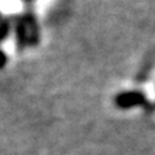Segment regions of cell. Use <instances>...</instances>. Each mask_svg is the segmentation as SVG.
Returning <instances> with one entry per match:
<instances>
[{"label": "cell", "instance_id": "obj_1", "mask_svg": "<svg viewBox=\"0 0 155 155\" xmlns=\"http://www.w3.org/2000/svg\"><path fill=\"white\" fill-rule=\"evenodd\" d=\"M114 104L118 109L128 110L132 107H147L149 100L141 91H125L119 92L114 97Z\"/></svg>", "mask_w": 155, "mask_h": 155}, {"label": "cell", "instance_id": "obj_2", "mask_svg": "<svg viewBox=\"0 0 155 155\" xmlns=\"http://www.w3.org/2000/svg\"><path fill=\"white\" fill-rule=\"evenodd\" d=\"M23 21L26 25V30H27V36H28V45L31 47H36L40 41V28H39V23L36 16L34 13L32 8H26L25 14L22 16Z\"/></svg>", "mask_w": 155, "mask_h": 155}, {"label": "cell", "instance_id": "obj_3", "mask_svg": "<svg viewBox=\"0 0 155 155\" xmlns=\"http://www.w3.org/2000/svg\"><path fill=\"white\" fill-rule=\"evenodd\" d=\"M14 34H16V44L17 49L21 52L28 45V36H27V30L26 25L22 17H18L16 19V25H14Z\"/></svg>", "mask_w": 155, "mask_h": 155}, {"label": "cell", "instance_id": "obj_4", "mask_svg": "<svg viewBox=\"0 0 155 155\" xmlns=\"http://www.w3.org/2000/svg\"><path fill=\"white\" fill-rule=\"evenodd\" d=\"M155 65V51H153L150 54L146 57V60H145V62L142 64L141 66V69H140L138 71V74H137V81H143V80H146L149 75H150V72H151L153 70V67Z\"/></svg>", "mask_w": 155, "mask_h": 155}, {"label": "cell", "instance_id": "obj_5", "mask_svg": "<svg viewBox=\"0 0 155 155\" xmlns=\"http://www.w3.org/2000/svg\"><path fill=\"white\" fill-rule=\"evenodd\" d=\"M11 27H12L11 19H3V21H0V43H3L9 36Z\"/></svg>", "mask_w": 155, "mask_h": 155}, {"label": "cell", "instance_id": "obj_6", "mask_svg": "<svg viewBox=\"0 0 155 155\" xmlns=\"http://www.w3.org/2000/svg\"><path fill=\"white\" fill-rule=\"evenodd\" d=\"M7 62H8V57L5 54V52H4L3 49H0V70L5 67Z\"/></svg>", "mask_w": 155, "mask_h": 155}, {"label": "cell", "instance_id": "obj_7", "mask_svg": "<svg viewBox=\"0 0 155 155\" xmlns=\"http://www.w3.org/2000/svg\"><path fill=\"white\" fill-rule=\"evenodd\" d=\"M25 2H32V0H25Z\"/></svg>", "mask_w": 155, "mask_h": 155}, {"label": "cell", "instance_id": "obj_8", "mask_svg": "<svg viewBox=\"0 0 155 155\" xmlns=\"http://www.w3.org/2000/svg\"><path fill=\"white\" fill-rule=\"evenodd\" d=\"M0 18H2V14H0Z\"/></svg>", "mask_w": 155, "mask_h": 155}]
</instances>
